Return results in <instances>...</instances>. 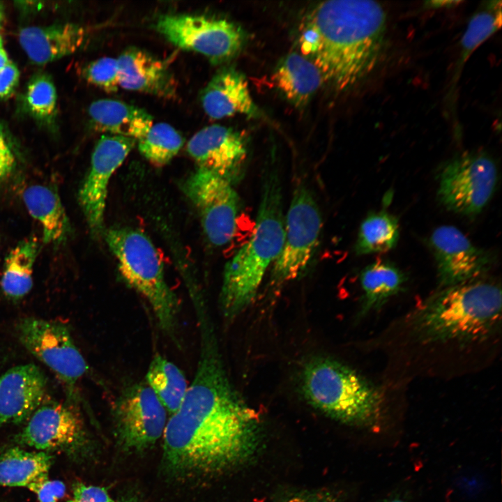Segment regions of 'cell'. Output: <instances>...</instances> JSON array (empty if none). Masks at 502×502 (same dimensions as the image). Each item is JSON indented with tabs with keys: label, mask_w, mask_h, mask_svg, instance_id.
<instances>
[{
	"label": "cell",
	"mask_w": 502,
	"mask_h": 502,
	"mask_svg": "<svg viewBox=\"0 0 502 502\" xmlns=\"http://www.w3.org/2000/svg\"><path fill=\"white\" fill-rule=\"evenodd\" d=\"M199 352L193 379L164 433L165 468L179 479L218 474L245 463L260 437L258 413L229 378L211 321L198 324Z\"/></svg>",
	"instance_id": "6da1fadb"
},
{
	"label": "cell",
	"mask_w": 502,
	"mask_h": 502,
	"mask_svg": "<svg viewBox=\"0 0 502 502\" xmlns=\"http://www.w3.org/2000/svg\"><path fill=\"white\" fill-rule=\"evenodd\" d=\"M387 30V13L377 1H326L308 13L301 50L323 81L343 92L377 70L386 48Z\"/></svg>",
	"instance_id": "7a4b0ae2"
},
{
	"label": "cell",
	"mask_w": 502,
	"mask_h": 502,
	"mask_svg": "<svg viewBox=\"0 0 502 502\" xmlns=\"http://www.w3.org/2000/svg\"><path fill=\"white\" fill-rule=\"evenodd\" d=\"M501 301L500 286L490 281L441 288L412 313L410 328L423 343L480 342L499 328Z\"/></svg>",
	"instance_id": "3957f363"
},
{
	"label": "cell",
	"mask_w": 502,
	"mask_h": 502,
	"mask_svg": "<svg viewBox=\"0 0 502 502\" xmlns=\"http://www.w3.org/2000/svg\"><path fill=\"white\" fill-rule=\"evenodd\" d=\"M284 222L279 173L268 169L263 174L254 231L225 266L219 303L227 321L235 319L254 301L268 268L282 250Z\"/></svg>",
	"instance_id": "277c9868"
},
{
	"label": "cell",
	"mask_w": 502,
	"mask_h": 502,
	"mask_svg": "<svg viewBox=\"0 0 502 502\" xmlns=\"http://www.w3.org/2000/svg\"><path fill=\"white\" fill-rule=\"evenodd\" d=\"M300 386L307 403L340 423L374 432L384 424L385 402L381 391L333 358L308 359L301 368Z\"/></svg>",
	"instance_id": "5b68a950"
},
{
	"label": "cell",
	"mask_w": 502,
	"mask_h": 502,
	"mask_svg": "<svg viewBox=\"0 0 502 502\" xmlns=\"http://www.w3.org/2000/svg\"><path fill=\"white\" fill-rule=\"evenodd\" d=\"M104 234L123 280L147 301L160 330L179 344L178 299L166 280L163 262L152 241L129 227L112 228Z\"/></svg>",
	"instance_id": "8992f818"
},
{
	"label": "cell",
	"mask_w": 502,
	"mask_h": 502,
	"mask_svg": "<svg viewBox=\"0 0 502 502\" xmlns=\"http://www.w3.org/2000/svg\"><path fill=\"white\" fill-rule=\"evenodd\" d=\"M321 227L314 197L305 185H298L285 215L282 248L271 266L270 286L273 290L306 272L317 249Z\"/></svg>",
	"instance_id": "52a82bcc"
},
{
	"label": "cell",
	"mask_w": 502,
	"mask_h": 502,
	"mask_svg": "<svg viewBox=\"0 0 502 502\" xmlns=\"http://www.w3.org/2000/svg\"><path fill=\"white\" fill-rule=\"evenodd\" d=\"M155 29L173 45L201 54L215 64L235 57L245 40L238 24L220 17L168 14L157 20Z\"/></svg>",
	"instance_id": "ba28073f"
},
{
	"label": "cell",
	"mask_w": 502,
	"mask_h": 502,
	"mask_svg": "<svg viewBox=\"0 0 502 502\" xmlns=\"http://www.w3.org/2000/svg\"><path fill=\"white\" fill-rule=\"evenodd\" d=\"M497 178V167L490 156L481 152L463 153L442 168L438 198L448 210L474 216L489 201Z\"/></svg>",
	"instance_id": "9c48e42d"
},
{
	"label": "cell",
	"mask_w": 502,
	"mask_h": 502,
	"mask_svg": "<svg viewBox=\"0 0 502 502\" xmlns=\"http://www.w3.org/2000/svg\"><path fill=\"white\" fill-rule=\"evenodd\" d=\"M168 412L144 381L126 385L112 406L118 441L128 452H142L163 435Z\"/></svg>",
	"instance_id": "30bf717a"
},
{
	"label": "cell",
	"mask_w": 502,
	"mask_h": 502,
	"mask_svg": "<svg viewBox=\"0 0 502 502\" xmlns=\"http://www.w3.org/2000/svg\"><path fill=\"white\" fill-rule=\"evenodd\" d=\"M17 328L22 345L56 375L70 395L73 394L88 365L68 327L56 321L27 317Z\"/></svg>",
	"instance_id": "8fae6325"
},
{
	"label": "cell",
	"mask_w": 502,
	"mask_h": 502,
	"mask_svg": "<svg viewBox=\"0 0 502 502\" xmlns=\"http://www.w3.org/2000/svg\"><path fill=\"white\" fill-rule=\"evenodd\" d=\"M183 190L195 206L208 242L222 247L234 238L240 199L230 182L197 168L185 181Z\"/></svg>",
	"instance_id": "7c38bea8"
},
{
	"label": "cell",
	"mask_w": 502,
	"mask_h": 502,
	"mask_svg": "<svg viewBox=\"0 0 502 502\" xmlns=\"http://www.w3.org/2000/svg\"><path fill=\"white\" fill-rule=\"evenodd\" d=\"M136 144L134 139L102 135L91 155L90 169L79 191V202L91 235L104 234L108 185L112 176Z\"/></svg>",
	"instance_id": "4fadbf2b"
},
{
	"label": "cell",
	"mask_w": 502,
	"mask_h": 502,
	"mask_svg": "<svg viewBox=\"0 0 502 502\" xmlns=\"http://www.w3.org/2000/svg\"><path fill=\"white\" fill-rule=\"evenodd\" d=\"M187 151L197 168L213 173L236 184L243 178L248 155L245 135L220 126H206L187 144Z\"/></svg>",
	"instance_id": "5bb4252c"
},
{
	"label": "cell",
	"mask_w": 502,
	"mask_h": 502,
	"mask_svg": "<svg viewBox=\"0 0 502 502\" xmlns=\"http://www.w3.org/2000/svg\"><path fill=\"white\" fill-rule=\"evenodd\" d=\"M429 245L441 288L478 279L491 267L490 254L474 245L454 226L435 229L429 238Z\"/></svg>",
	"instance_id": "9a60e30c"
},
{
	"label": "cell",
	"mask_w": 502,
	"mask_h": 502,
	"mask_svg": "<svg viewBox=\"0 0 502 502\" xmlns=\"http://www.w3.org/2000/svg\"><path fill=\"white\" fill-rule=\"evenodd\" d=\"M83 436L82 420L72 407L44 401L29 417L17 441L44 452L74 446Z\"/></svg>",
	"instance_id": "2e32d148"
},
{
	"label": "cell",
	"mask_w": 502,
	"mask_h": 502,
	"mask_svg": "<svg viewBox=\"0 0 502 502\" xmlns=\"http://www.w3.org/2000/svg\"><path fill=\"white\" fill-rule=\"evenodd\" d=\"M47 381L32 363L15 366L0 376V424L29 419L45 401Z\"/></svg>",
	"instance_id": "e0dca14e"
},
{
	"label": "cell",
	"mask_w": 502,
	"mask_h": 502,
	"mask_svg": "<svg viewBox=\"0 0 502 502\" xmlns=\"http://www.w3.org/2000/svg\"><path fill=\"white\" fill-rule=\"evenodd\" d=\"M117 61L119 86L167 99L176 96L175 79L162 61L135 47L123 52Z\"/></svg>",
	"instance_id": "ac0fdd59"
},
{
	"label": "cell",
	"mask_w": 502,
	"mask_h": 502,
	"mask_svg": "<svg viewBox=\"0 0 502 502\" xmlns=\"http://www.w3.org/2000/svg\"><path fill=\"white\" fill-rule=\"evenodd\" d=\"M201 102L206 114L213 119L237 114L257 117L259 113L245 76L232 68H225L213 77L201 91Z\"/></svg>",
	"instance_id": "d6986e66"
},
{
	"label": "cell",
	"mask_w": 502,
	"mask_h": 502,
	"mask_svg": "<svg viewBox=\"0 0 502 502\" xmlns=\"http://www.w3.org/2000/svg\"><path fill=\"white\" fill-rule=\"evenodd\" d=\"M85 29L71 23L29 26L20 30L19 42L29 59L45 64L70 55L84 43Z\"/></svg>",
	"instance_id": "ffe728a7"
},
{
	"label": "cell",
	"mask_w": 502,
	"mask_h": 502,
	"mask_svg": "<svg viewBox=\"0 0 502 502\" xmlns=\"http://www.w3.org/2000/svg\"><path fill=\"white\" fill-rule=\"evenodd\" d=\"M96 130L112 135L138 140L153 124L152 116L144 109L113 99L93 102L89 108Z\"/></svg>",
	"instance_id": "44dd1931"
},
{
	"label": "cell",
	"mask_w": 502,
	"mask_h": 502,
	"mask_svg": "<svg viewBox=\"0 0 502 502\" xmlns=\"http://www.w3.org/2000/svg\"><path fill=\"white\" fill-rule=\"evenodd\" d=\"M22 199L29 213L41 226L43 243L59 245L67 239L70 224L55 190L45 185H31L23 190Z\"/></svg>",
	"instance_id": "7402d4cb"
},
{
	"label": "cell",
	"mask_w": 502,
	"mask_h": 502,
	"mask_svg": "<svg viewBox=\"0 0 502 502\" xmlns=\"http://www.w3.org/2000/svg\"><path fill=\"white\" fill-rule=\"evenodd\" d=\"M271 79L295 107L302 109L324 82L317 66L306 56L291 52L277 64Z\"/></svg>",
	"instance_id": "603a6c76"
},
{
	"label": "cell",
	"mask_w": 502,
	"mask_h": 502,
	"mask_svg": "<svg viewBox=\"0 0 502 502\" xmlns=\"http://www.w3.org/2000/svg\"><path fill=\"white\" fill-rule=\"evenodd\" d=\"M360 282L363 294L359 315L363 317L378 310L401 292L406 277L394 264L377 260L363 270Z\"/></svg>",
	"instance_id": "cb8c5ba5"
},
{
	"label": "cell",
	"mask_w": 502,
	"mask_h": 502,
	"mask_svg": "<svg viewBox=\"0 0 502 502\" xmlns=\"http://www.w3.org/2000/svg\"><path fill=\"white\" fill-rule=\"evenodd\" d=\"M52 457L43 451H27L19 447L0 455V486L26 487L48 477Z\"/></svg>",
	"instance_id": "d4e9b609"
},
{
	"label": "cell",
	"mask_w": 502,
	"mask_h": 502,
	"mask_svg": "<svg viewBox=\"0 0 502 502\" xmlns=\"http://www.w3.org/2000/svg\"><path fill=\"white\" fill-rule=\"evenodd\" d=\"M39 251L35 236L20 241L7 255L1 279V288L6 296L20 299L33 287V265Z\"/></svg>",
	"instance_id": "484cf974"
},
{
	"label": "cell",
	"mask_w": 502,
	"mask_h": 502,
	"mask_svg": "<svg viewBox=\"0 0 502 502\" xmlns=\"http://www.w3.org/2000/svg\"><path fill=\"white\" fill-rule=\"evenodd\" d=\"M501 26V1H488L483 3L471 17L462 38L460 51L450 85L449 96H452L465 63L471 54L482 43L495 33Z\"/></svg>",
	"instance_id": "4316f807"
},
{
	"label": "cell",
	"mask_w": 502,
	"mask_h": 502,
	"mask_svg": "<svg viewBox=\"0 0 502 502\" xmlns=\"http://www.w3.org/2000/svg\"><path fill=\"white\" fill-rule=\"evenodd\" d=\"M145 381L170 416L179 408L188 388L183 371L160 353L151 359Z\"/></svg>",
	"instance_id": "83f0119b"
},
{
	"label": "cell",
	"mask_w": 502,
	"mask_h": 502,
	"mask_svg": "<svg viewBox=\"0 0 502 502\" xmlns=\"http://www.w3.org/2000/svg\"><path fill=\"white\" fill-rule=\"evenodd\" d=\"M399 236L395 216L383 211L371 213L360 224L355 252L358 255L387 252L397 245Z\"/></svg>",
	"instance_id": "f1b7e54d"
},
{
	"label": "cell",
	"mask_w": 502,
	"mask_h": 502,
	"mask_svg": "<svg viewBox=\"0 0 502 502\" xmlns=\"http://www.w3.org/2000/svg\"><path fill=\"white\" fill-rule=\"evenodd\" d=\"M182 135L166 123L153 124L148 132L137 140L142 155L151 164L162 167L169 163L183 145Z\"/></svg>",
	"instance_id": "f546056e"
},
{
	"label": "cell",
	"mask_w": 502,
	"mask_h": 502,
	"mask_svg": "<svg viewBox=\"0 0 502 502\" xmlns=\"http://www.w3.org/2000/svg\"><path fill=\"white\" fill-rule=\"evenodd\" d=\"M25 102L29 112L38 120L48 121L52 119L56 111V91L49 75L40 73L30 79Z\"/></svg>",
	"instance_id": "4dcf8cb0"
},
{
	"label": "cell",
	"mask_w": 502,
	"mask_h": 502,
	"mask_svg": "<svg viewBox=\"0 0 502 502\" xmlns=\"http://www.w3.org/2000/svg\"><path fill=\"white\" fill-rule=\"evenodd\" d=\"M83 74L89 83L106 92H115L119 86L117 59L102 57L93 61L86 66Z\"/></svg>",
	"instance_id": "1f68e13d"
},
{
	"label": "cell",
	"mask_w": 502,
	"mask_h": 502,
	"mask_svg": "<svg viewBox=\"0 0 502 502\" xmlns=\"http://www.w3.org/2000/svg\"><path fill=\"white\" fill-rule=\"evenodd\" d=\"M28 488L36 494L39 502H57L66 492V486L61 481L50 480L48 477L31 484Z\"/></svg>",
	"instance_id": "d6a6232c"
},
{
	"label": "cell",
	"mask_w": 502,
	"mask_h": 502,
	"mask_svg": "<svg viewBox=\"0 0 502 502\" xmlns=\"http://www.w3.org/2000/svg\"><path fill=\"white\" fill-rule=\"evenodd\" d=\"M68 502H114L107 491L101 487L78 483Z\"/></svg>",
	"instance_id": "836d02e7"
},
{
	"label": "cell",
	"mask_w": 502,
	"mask_h": 502,
	"mask_svg": "<svg viewBox=\"0 0 502 502\" xmlns=\"http://www.w3.org/2000/svg\"><path fill=\"white\" fill-rule=\"evenodd\" d=\"M281 502H337L334 493L325 489H306L294 492Z\"/></svg>",
	"instance_id": "e575fe53"
},
{
	"label": "cell",
	"mask_w": 502,
	"mask_h": 502,
	"mask_svg": "<svg viewBox=\"0 0 502 502\" xmlns=\"http://www.w3.org/2000/svg\"><path fill=\"white\" fill-rule=\"evenodd\" d=\"M15 157L0 125V181L8 178L15 167Z\"/></svg>",
	"instance_id": "d590c367"
},
{
	"label": "cell",
	"mask_w": 502,
	"mask_h": 502,
	"mask_svg": "<svg viewBox=\"0 0 502 502\" xmlns=\"http://www.w3.org/2000/svg\"><path fill=\"white\" fill-rule=\"evenodd\" d=\"M20 79L17 67L11 61L0 71V98L10 96L16 88Z\"/></svg>",
	"instance_id": "8d00e7d4"
},
{
	"label": "cell",
	"mask_w": 502,
	"mask_h": 502,
	"mask_svg": "<svg viewBox=\"0 0 502 502\" xmlns=\"http://www.w3.org/2000/svg\"><path fill=\"white\" fill-rule=\"evenodd\" d=\"M462 3L461 1H428L424 3V8L426 9L448 8L457 6Z\"/></svg>",
	"instance_id": "74e56055"
},
{
	"label": "cell",
	"mask_w": 502,
	"mask_h": 502,
	"mask_svg": "<svg viewBox=\"0 0 502 502\" xmlns=\"http://www.w3.org/2000/svg\"><path fill=\"white\" fill-rule=\"evenodd\" d=\"M9 61L8 54L3 49V45L0 46V71L6 66Z\"/></svg>",
	"instance_id": "f35d334b"
},
{
	"label": "cell",
	"mask_w": 502,
	"mask_h": 502,
	"mask_svg": "<svg viewBox=\"0 0 502 502\" xmlns=\"http://www.w3.org/2000/svg\"><path fill=\"white\" fill-rule=\"evenodd\" d=\"M383 502H406V501L402 499L393 498V499H388Z\"/></svg>",
	"instance_id": "ab89813d"
},
{
	"label": "cell",
	"mask_w": 502,
	"mask_h": 502,
	"mask_svg": "<svg viewBox=\"0 0 502 502\" xmlns=\"http://www.w3.org/2000/svg\"><path fill=\"white\" fill-rule=\"evenodd\" d=\"M3 19V10H2L1 6L0 5V28L2 24Z\"/></svg>",
	"instance_id": "60d3db41"
},
{
	"label": "cell",
	"mask_w": 502,
	"mask_h": 502,
	"mask_svg": "<svg viewBox=\"0 0 502 502\" xmlns=\"http://www.w3.org/2000/svg\"><path fill=\"white\" fill-rule=\"evenodd\" d=\"M2 45H3V40H2L1 37L0 36V46H2Z\"/></svg>",
	"instance_id": "b9f144b4"
}]
</instances>
